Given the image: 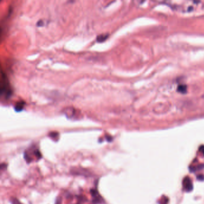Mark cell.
<instances>
[{"instance_id": "3957f363", "label": "cell", "mask_w": 204, "mask_h": 204, "mask_svg": "<svg viewBox=\"0 0 204 204\" xmlns=\"http://www.w3.org/2000/svg\"><path fill=\"white\" fill-rule=\"evenodd\" d=\"M183 186L185 191L190 192L193 189V184L190 177H185L183 181Z\"/></svg>"}, {"instance_id": "52a82bcc", "label": "cell", "mask_w": 204, "mask_h": 204, "mask_svg": "<svg viewBox=\"0 0 204 204\" xmlns=\"http://www.w3.org/2000/svg\"><path fill=\"white\" fill-rule=\"evenodd\" d=\"M49 136L51 138H55V137H57V136H58V133H57V132H51V133H50Z\"/></svg>"}, {"instance_id": "8fae6325", "label": "cell", "mask_w": 204, "mask_h": 204, "mask_svg": "<svg viewBox=\"0 0 204 204\" xmlns=\"http://www.w3.org/2000/svg\"><path fill=\"white\" fill-rule=\"evenodd\" d=\"M43 25V20H40L38 21V22H37V25L38 26H42V25Z\"/></svg>"}, {"instance_id": "8992f818", "label": "cell", "mask_w": 204, "mask_h": 204, "mask_svg": "<svg viewBox=\"0 0 204 204\" xmlns=\"http://www.w3.org/2000/svg\"><path fill=\"white\" fill-rule=\"evenodd\" d=\"M168 202V198L167 197H164L161 199V204H167Z\"/></svg>"}, {"instance_id": "7a4b0ae2", "label": "cell", "mask_w": 204, "mask_h": 204, "mask_svg": "<svg viewBox=\"0 0 204 204\" xmlns=\"http://www.w3.org/2000/svg\"><path fill=\"white\" fill-rule=\"evenodd\" d=\"M1 93L6 98H9L12 94V89L10 86L9 79L6 72L1 70Z\"/></svg>"}, {"instance_id": "277c9868", "label": "cell", "mask_w": 204, "mask_h": 204, "mask_svg": "<svg viewBox=\"0 0 204 204\" xmlns=\"http://www.w3.org/2000/svg\"><path fill=\"white\" fill-rule=\"evenodd\" d=\"M25 102L23 101H19L14 105V109L16 111H21L25 107Z\"/></svg>"}, {"instance_id": "ba28073f", "label": "cell", "mask_w": 204, "mask_h": 204, "mask_svg": "<svg viewBox=\"0 0 204 204\" xmlns=\"http://www.w3.org/2000/svg\"><path fill=\"white\" fill-rule=\"evenodd\" d=\"M11 202H12V204H22L21 203H20L18 200L16 199H13Z\"/></svg>"}, {"instance_id": "9c48e42d", "label": "cell", "mask_w": 204, "mask_h": 204, "mask_svg": "<svg viewBox=\"0 0 204 204\" xmlns=\"http://www.w3.org/2000/svg\"><path fill=\"white\" fill-rule=\"evenodd\" d=\"M199 151L204 154V145H201L199 147Z\"/></svg>"}, {"instance_id": "30bf717a", "label": "cell", "mask_w": 204, "mask_h": 204, "mask_svg": "<svg viewBox=\"0 0 204 204\" xmlns=\"http://www.w3.org/2000/svg\"><path fill=\"white\" fill-rule=\"evenodd\" d=\"M198 180H204V175H199L197 177Z\"/></svg>"}, {"instance_id": "5b68a950", "label": "cell", "mask_w": 204, "mask_h": 204, "mask_svg": "<svg viewBox=\"0 0 204 204\" xmlns=\"http://www.w3.org/2000/svg\"><path fill=\"white\" fill-rule=\"evenodd\" d=\"M108 37H109V34H100V35H98L97 37H96V41L98 43H103L108 38Z\"/></svg>"}, {"instance_id": "6da1fadb", "label": "cell", "mask_w": 204, "mask_h": 204, "mask_svg": "<svg viewBox=\"0 0 204 204\" xmlns=\"http://www.w3.org/2000/svg\"><path fill=\"white\" fill-rule=\"evenodd\" d=\"M172 9L182 12H190L193 11L196 7L199 5L200 2L194 1H166Z\"/></svg>"}]
</instances>
